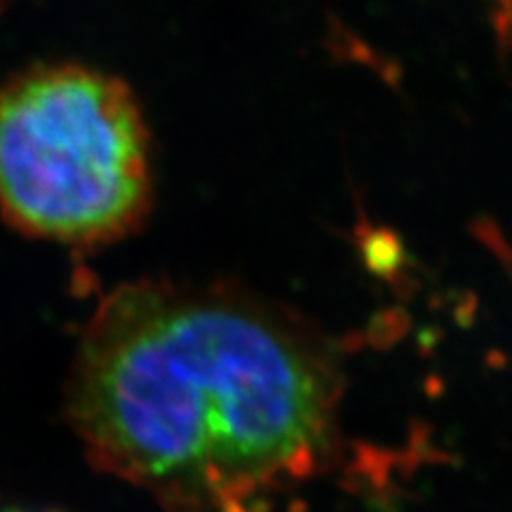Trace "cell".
Here are the masks:
<instances>
[{
    "label": "cell",
    "instance_id": "7a4b0ae2",
    "mask_svg": "<svg viewBox=\"0 0 512 512\" xmlns=\"http://www.w3.org/2000/svg\"><path fill=\"white\" fill-rule=\"evenodd\" d=\"M152 190L148 128L116 77L52 64L0 88V214L15 229L107 244L137 229Z\"/></svg>",
    "mask_w": 512,
    "mask_h": 512
},
{
    "label": "cell",
    "instance_id": "6da1fadb",
    "mask_svg": "<svg viewBox=\"0 0 512 512\" xmlns=\"http://www.w3.org/2000/svg\"><path fill=\"white\" fill-rule=\"evenodd\" d=\"M69 423L101 472L167 512H252L323 429V387L274 318L216 288L124 284L90 316Z\"/></svg>",
    "mask_w": 512,
    "mask_h": 512
},
{
    "label": "cell",
    "instance_id": "3957f363",
    "mask_svg": "<svg viewBox=\"0 0 512 512\" xmlns=\"http://www.w3.org/2000/svg\"><path fill=\"white\" fill-rule=\"evenodd\" d=\"M491 30L495 54L512 77V0H476Z\"/></svg>",
    "mask_w": 512,
    "mask_h": 512
},
{
    "label": "cell",
    "instance_id": "277c9868",
    "mask_svg": "<svg viewBox=\"0 0 512 512\" xmlns=\"http://www.w3.org/2000/svg\"><path fill=\"white\" fill-rule=\"evenodd\" d=\"M0 512H62V510H54V508H32V506H11Z\"/></svg>",
    "mask_w": 512,
    "mask_h": 512
}]
</instances>
